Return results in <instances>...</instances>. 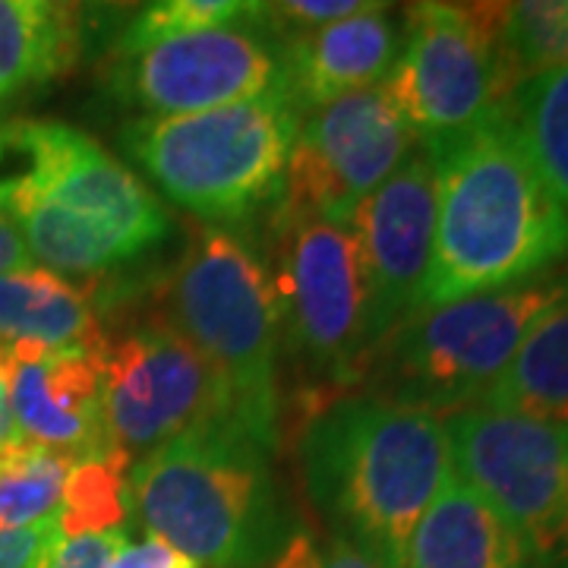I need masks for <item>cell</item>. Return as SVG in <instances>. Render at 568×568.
<instances>
[{
	"label": "cell",
	"instance_id": "obj_4",
	"mask_svg": "<svg viewBox=\"0 0 568 568\" xmlns=\"http://www.w3.org/2000/svg\"><path fill=\"white\" fill-rule=\"evenodd\" d=\"M287 89L181 118H140L121 130L123 152L171 203L203 224H241L282 196L301 130Z\"/></svg>",
	"mask_w": 568,
	"mask_h": 568
},
{
	"label": "cell",
	"instance_id": "obj_30",
	"mask_svg": "<svg viewBox=\"0 0 568 568\" xmlns=\"http://www.w3.org/2000/svg\"><path fill=\"white\" fill-rule=\"evenodd\" d=\"M320 568H376L366 559L361 549H354L345 537H328V544L323 547V566Z\"/></svg>",
	"mask_w": 568,
	"mask_h": 568
},
{
	"label": "cell",
	"instance_id": "obj_14",
	"mask_svg": "<svg viewBox=\"0 0 568 568\" xmlns=\"http://www.w3.org/2000/svg\"><path fill=\"white\" fill-rule=\"evenodd\" d=\"M351 231L361 241L369 287L373 351L417 313L436 234V168L424 145L410 152L373 196L357 205Z\"/></svg>",
	"mask_w": 568,
	"mask_h": 568
},
{
	"label": "cell",
	"instance_id": "obj_25",
	"mask_svg": "<svg viewBox=\"0 0 568 568\" xmlns=\"http://www.w3.org/2000/svg\"><path fill=\"white\" fill-rule=\"evenodd\" d=\"M253 10V3L241 0H159L140 7L121 32L114 36L118 54H136L159 41L193 36L205 29H222L241 22Z\"/></svg>",
	"mask_w": 568,
	"mask_h": 568
},
{
	"label": "cell",
	"instance_id": "obj_31",
	"mask_svg": "<svg viewBox=\"0 0 568 568\" xmlns=\"http://www.w3.org/2000/svg\"><path fill=\"white\" fill-rule=\"evenodd\" d=\"M13 439V417H10V402H7V386H3V366H0V443Z\"/></svg>",
	"mask_w": 568,
	"mask_h": 568
},
{
	"label": "cell",
	"instance_id": "obj_23",
	"mask_svg": "<svg viewBox=\"0 0 568 568\" xmlns=\"http://www.w3.org/2000/svg\"><path fill=\"white\" fill-rule=\"evenodd\" d=\"M133 458L118 448L102 458L77 462L63 484L58 528L63 537L104 534L123 528L126 518V474Z\"/></svg>",
	"mask_w": 568,
	"mask_h": 568
},
{
	"label": "cell",
	"instance_id": "obj_32",
	"mask_svg": "<svg viewBox=\"0 0 568 568\" xmlns=\"http://www.w3.org/2000/svg\"><path fill=\"white\" fill-rule=\"evenodd\" d=\"M0 366H3V347H0Z\"/></svg>",
	"mask_w": 568,
	"mask_h": 568
},
{
	"label": "cell",
	"instance_id": "obj_9",
	"mask_svg": "<svg viewBox=\"0 0 568 568\" xmlns=\"http://www.w3.org/2000/svg\"><path fill=\"white\" fill-rule=\"evenodd\" d=\"M452 470L540 568H568V424L467 407L446 424Z\"/></svg>",
	"mask_w": 568,
	"mask_h": 568
},
{
	"label": "cell",
	"instance_id": "obj_15",
	"mask_svg": "<svg viewBox=\"0 0 568 568\" xmlns=\"http://www.w3.org/2000/svg\"><path fill=\"white\" fill-rule=\"evenodd\" d=\"M3 386L17 439L51 448L73 465L118 452L104 424L99 354L3 347Z\"/></svg>",
	"mask_w": 568,
	"mask_h": 568
},
{
	"label": "cell",
	"instance_id": "obj_3",
	"mask_svg": "<svg viewBox=\"0 0 568 568\" xmlns=\"http://www.w3.org/2000/svg\"><path fill=\"white\" fill-rule=\"evenodd\" d=\"M297 467L313 508L376 568H405L407 540L452 470L446 424L364 392L310 410Z\"/></svg>",
	"mask_w": 568,
	"mask_h": 568
},
{
	"label": "cell",
	"instance_id": "obj_21",
	"mask_svg": "<svg viewBox=\"0 0 568 568\" xmlns=\"http://www.w3.org/2000/svg\"><path fill=\"white\" fill-rule=\"evenodd\" d=\"M503 114L540 178L568 205V67L525 77L511 89Z\"/></svg>",
	"mask_w": 568,
	"mask_h": 568
},
{
	"label": "cell",
	"instance_id": "obj_27",
	"mask_svg": "<svg viewBox=\"0 0 568 568\" xmlns=\"http://www.w3.org/2000/svg\"><path fill=\"white\" fill-rule=\"evenodd\" d=\"M58 534H61L58 518L41 521L36 528H0V568H36V562L41 559V552L48 549V544H51Z\"/></svg>",
	"mask_w": 568,
	"mask_h": 568
},
{
	"label": "cell",
	"instance_id": "obj_10",
	"mask_svg": "<svg viewBox=\"0 0 568 568\" xmlns=\"http://www.w3.org/2000/svg\"><path fill=\"white\" fill-rule=\"evenodd\" d=\"M99 361L104 424L111 443L133 462L224 417H246L256 424L222 373L162 316H140L121 335H104Z\"/></svg>",
	"mask_w": 568,
	"mask_h": 568
},
{
	"label": "cell",
	"instance_id": "obj_5",
	"mask_svg": "<svg viewBox=\"0 0 568 568\" xmlns=\"http://www.w3.org/2000/svg\"><path fill=\"white\" fill-rule=\"evenodd\" d=\"M159 304V316L222 373L246 414L278 433L282 328L260 246L231 227L190 224Z\"/></svg>",
	"mask_w": 568,
	"mask_h": 568
},
{
	"label": "cell",
	"instance_id": "obj_20",
	"mask_svg": "<svg viewBox=\"0 0 568 568\" xmlns=\"http://www.w3.org/2000/svg\"><path fill=\"white\" fill-rule=\"evenodd\" d=\"M477 407L568 424V287L530 325L521 347L499 373V379L484 392Z\"/></svg>",
	"mask_w": 568,
	"mask_h": 568
},
{
	"label": "cell",
	"instance_id": "obj_26",
	"mask_svg": "<svg viewBox=\"0 0 568 568\" xmlns=\"http://www.w3.org/2000/svg\"><path fill=\"white\" fill-rule=\"evenodd\" d=\"M126 540V528L104 530V534H80L63 537L58 534L41 552L36 568H111L114 552Z\"/></svg>",
	"mask_w": 568,
	"mask_h": 568
},
{
	"label": "cell",
	"instance_id": "obj_19",
	"mask_svg": "<svg viewBox=\"0 0 568 568\" xmlns=\"http://www.w3.org/2000/svg\"><path fill=\"white\" fill-rule=\"evenodd\" d=\"M85 7L0 0V99L63 77L85 51Z\"/></svg>",
	"mask_w": 568,
	"mask_h": 568
},
{
	"label": "cell",
	"instance_id": "obj_28",
	"mask_svg": "<svg viewBox=\"0 0 568 568\" xmlns=\"http://www.w3.org/2000/svg\"><path fill=\"white\" fill-rule=\"evenodd\" d=\"M111 568H196L186 556H181L174 547H168L159 537H145L140 544H130V537L123 540Z\"/></svg>",
	"mask_w": 568,
	"mask_h": 568
},
{
	"label": "cell",
	"instance_id": "obj_6",
	"mask_svg": "<svg viewBox=\"0 0 568 568\" xmlns=\"http://www.w3.org/2000/svg\"><path fill=\"white\" fill-rule=\"evenodd\" d=\"M568 272L429 306L398 323L366 361L364 395L424 414H458L484 398L530 325L562 297Z\"/></svg>",
	"mask_w": 568,
	"mask_h": 568
},
{
	"label": "cell",
	"instance_id": "obj_24",
	"mask_svg": "<svg viewBox=\"0 0 568 568\" xmlns=\"http://www.w3.org/2000/svg\"><path fill=\"white\" fill-rule=\"evenodd\" d=\"M503 41L521 80L568 67V0L503 3Z\"/></svg>",
	"mask_w": 568,
	"mask_h": 568
},
{
	"label": "cell",
	"instance_id": "obj_12",
	"mask_svg": "<svg viewBox=\"0 0 568 568\" xmlns=\"http://www.w3.org/2000/svg\"><path fill=\"white\" fill-rule=\"evenodd\" d=\"M104 89L145 118H181L287 89L284 44L260 17L159 41L108 63Z\"/></svg>",
	"mask_w": 568,
	"mask_h": 568
},
{
	"label": "cell",
	"instance_id": "obj_18",
	"mask_svg": "<svg viewBox=\"0 0 568 568\" xmlns=\"http://www.w3.org/2000/svg\"><path fill=\"white\" fill-rule=\"evenodd\" d=\"M102 354L104 328L80 284L29 265L0 275V347Z\"/></svg>",
	"mask_w": 568,
	"mask_h": 568
},
{
	"label": "cell",
	"instance_id": "obj_22",
	"mask_svg": "<svg viewBox=\"0 0 568 568\" xmlns=\"http://www.w3.org/2000/svg\"><path fill=\"white\" fill-rule=\"evenodd\" d=\"M73 462L26 439L0 443V528H36L58 518Z\"/></svg>",
	"mask_w": 568,
	"mask_h": 568
},
{
	"label": "cell",
	"instance_id": "obj_17",
	"mask_svg": "<svg viewBox=\"0 0 568 568\" xmlns=\"http://www.w3.org/2000/svg\"><path fill=\"white\" fill-rule=\"evenodd\" d=\"M405 568H540L525 540L448 470L407 540Z\"/></svg>",
	"mask_w": 568,
	"mask_h": 568
},
{
	"label": "cell",
	"instance_id": "obj_7",
	"mask_svg": "<svg viewBox=\"0 0 568 568\" xmlns=\"http://www.w3.org/2000/svg\"><path fill=\"white\" fill-rule=\"evenodd\" d=\"M260 253L294 369L316 386H361L373 335L364 253L351 224L272 205Z\"/></svg>",
	"mask_w": 568,
	"mask_h": 568
},
{
	"label": "cell",
	"instance_id": "obj_13",
	"mask_svg": "<svg viewBox=\"0 0 568 568\" xmlns=\"http://www.w3.org/2000/svg\"><path fill=\"white\" fill-rule=\"evenodd\" d=\"M414 149L417 133L386 82L347 92L301 121L275 205L351 224L357 205L373 196Z\"/></svg>",
	"mask_w": 568,
	"mask_h": 568
},
{
	"label": "cell",
	"instance_id": "obj_8",
	"mask_svg": "<svg viewBox=\"0 0 568 568\" xmlns=\"http://www.w3.org/2000/svg\"><path fill=\"white\" fill-rule=\"evenodd\" d=\"M521 82L503 41V3L426 0L405 10V39L386 89L417 140L465 133Z\"/></svg>",
	"mask_w": 568,
	"mask_h": 568
},
{
	"label": "cell",
	"instance_id": "obj_11",
	"mask_svg": "<svg viewBox=\"0 0 568 568\" xmlns=\"http://www.w3.org/2000/svg\"><path fill=\"white\" fill-rule=\"evenodd\" d=\"M7 152L20 168L0 178L102 234L123 263L164 244L171 231L168 209L89 133L70 123L22 121L0 130V155Z\"/></svg>",
	"mask_w": 568,
	"mask_h": 568
},
{
	"label": "cell",
	"instance_id": "obj_29",
	"mask_svg": "<svg viewBox=\"0 0 568 568\" xmlns=\"http://www.w3.org/2000/svg\"><path fill=\"white\" fill-rule=\"evenodd\" d=\"M32 265V256L22 244V237L17 234V227L0 219V275L3 272H17V268H29Z\"/></svg>",
	"mask_w": 568,
	"mask_h": 568
},
{
	"label": "cell",
	"instance_id": "obj_2",
	"mask_svg": "<svg viewBox=\"0 0 568 568\" xmlns=\"http://www.w3.org/2000/svg\"><path fill=\"white\" fill-rule=\"evenodd\" d=\"M278 433L224 417L133 462L126 515L205 568H265L301 530L278 467Z\"/></svg>",
	"mask_w": 568,
	"mask_h": 568
},
{
	"label": "cell",
	"instance_id": "obj_1",
	"mask_svg": "<svg viewBox=\"0 0 568 568\" xmlns=\"http://www.w3.org/2000/svg\"><path fill=\"white\" fill-rule=\"evenodd\" d=\"M424 149L436 168V234L417 310L537 282L568 263V205L503 108Z\"/></svg>",
	"mask_w": 568,
	"mask_h": 568
},
{
	"label": "cell",
	"instance_id": "obj_16",
	"mask_svg": "<svg viewBox=\"0 0 568 568\" xmlns=\"http://www.w3.org/2000/svg\"><path fill=\"white\" fill-rule=\"evenodd\" d=\"M402 39L405 17L398 20L386 3H369L364 13L282 41L291 99L304 114L347 92L386 82Z\"/></svg>",
	"mask_w": 568,
	"mask_h": 568
}]
</instances>
